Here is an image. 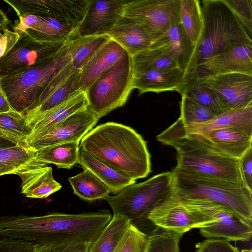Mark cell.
<instances>
[{"mask_svg":"<svg viewBox=\"0 0 252 252\" xmlns=\"http://www.w3.org/2000/svg\"><path fill=\"white\" fill-rule=\"evenodd\" d=\"M80 71L52 92L39 105L25 112L27 124L32 127L48 112L65 101L80 90Z\"/></svg>","mask_w":252,"mask_h":252,"instance_id":"obj_27","label":"cell"},{"mask_svg":"<svg viewBox=\"0 0 252 252\" xmlns=\"http://www.w3.org/2000/svg\"><path fill=\"white\" fill-rule=\"evenodd\" d=\"M239 72L252 75V43H238L206 60L188 76Z\"/></svg>","mask_w":252,"mask_h":252,"instance_id":"obj_14","label":"cell"},{"mask_svg":"<svg viewBox=\"0 0 252 252\" xmlns=\"http://www.w3.org/2000/svg\"><path fill=\"white\" fill-rule=\"evenodd\" d=\"M151 48L164 52L185 72L187 76L189 74L195 47L187 36L180 22L171 27L157 39Z\"/></svg>","mask_w":252,"mask_h":252,"instance_id":"obj_19","label":"cell"},{"mask_svg":"<svg viewBox=\"0 0 252 252\" xmlns=\"http://www.w3.org/2000/svg\"><path fill=\"white\" fill-rule=\"evenodd\" d=\"M39 162L36 151L26 142L17 144L0 137V176L17 174L22 170Z\"/></svg>","mask_w":252,"mask_h":252,"instance_id":"obj_24","label":"cell"},{"mask_svg":"<svg viewBox=\"0 0 252 252\" xmlns=\"http://www.w3.org/2000/svg\"><path fill=\"white\" fill-rule=\"evenodd\" d=\"M107 210L80 214L52 213L39 216H0V236L34 245L56 242H92L112 219Z\"/></svg>","mask_w":252,"mask_h":252,"instance_id":"obj_1","label":"cell"},{"mask_svg":"<svg viewBox=\"0 0 252 252\" xmlns=\"http://www.w3.org/2000/svg\"><path fill=\"white\" fill-rule=\"evenodd\" d=\"M180 108L179 119L186 126L203 124L217 116L207 108L185 96H182Z\"/></svg>","mask_w":252,"mask_h":252,"instance_id":"obj_38","label":"cell"},{"mask_svg":"<svg viewBox=\"0 0 252 252\" xmlns=\"http://www.w3.org/2000/svg\"><path fill=\"white\" fill-rule=\"evenodd\" d=\"M200 3L203 32L195 48L189 74L229 46L238 43H252V38L223 0H204Z\"/></svg>","mask_w":252,"mask_h":252,"instance_id":"obj_6","label":"cell"},{"mask_svg":"<svg viewBox=\"0 0 252 252\" xmlns=\"http://www.w3.org/2000/svg\"><path fill=\"white\" fill-rule=\"evenodd\" d=\"M252 38V0H223Z\"/></svg>","mask_w":252,"mask_h":252,"instance_id":"obj_41","label":"cell"},{"mask_svg":"<svg viewBox=\"0 0 252 252\" xmlns=\"http://www.w3.org/2000/svg\"><path fill=\"white\" fill-rule=\"evenodd\" d=\"M79 148L114 170L134 180L151 172L146 142L131 127L107 122L91 129Z\"/></svg>","mask_w":252,"mask_h":252,"instance_id":"obj_2","label":"cell"},{"mask_svg":"<svg viewBox=\"0 0 252 252\" xmlns=\"http://www.w3.org/2000/svg\"><path fill=\"white\" fill-rule=\"evenodd\" d=\"M3 33L0 37V59L5 55L18 41L20 35L6 28L3 29Z\"/></svg>","mask_w":252,"mask_h":252,"instance_id":"obj_47","label":"cell"},{"mask_svg":"<svg viewBox=\"0 0 252 252\" xmlns=\"http://www.w3.org/2000/svg\"><path fill=\"white\" fill-rule=\"evenodd\" d=\"M39 18L35 28L25 31L33 38L47 41L77 38V27L72 24L53 17L39 16Z\"/></svg>","mask_w":252,"mask_h":252,"instance_id":"obj_29","label":"cell"},{"mask_svg":"<svg viewBox=\"0 0 252 252\" xmlns=\"http://www.w3.org/2000/svg\"><path fill=\"white\" fill-rule=\"evenodd\" d=\"M19 35L13 47L0 59V79L53 56L74 39L43 41L33 38L25 32Z\"/></svg>","mask_w":252,"mask_h":252,"instance_id":"obj_11","label":"cell"},{"mask_svg":"<svg viewBox=\"0 0 252 252\" xmlns=\"http://www.w3.org/2000/svg\"><path fill=\"white\" fill-rule=\"evenodd\" d=\"M13 110L0 84V114L9 112Z\"/></svg>","mask_w":252,"mask_h":252,"instance_id":"obj_48","label":"cell"},{"mask_svg":"<svg viewBox=\"0 0 252 252\" xmlns=\"http://www.w3.org/2000/svg\"><path fill=\"white\" fill-rule=\"evenodd\" d=\"M1 34H1V33H0V36H1Z\"/></svg>","mask_w":252,"mask_h":252,"instance_id":"obj_51","label":"cell"},{"mask_svg":"<svg viewBox=\"0 0 252 252\" xmlns=\"http://www.w3.org/2000/svg\"><path fill=\"white\" fill-rule=\"evenodd\" d=\"M131 57L133 72L179 67L166 54L155 48L138 52Z\"/></svg>","mask_w":252,"mask_h":252,"instance_id":"obj_36","label":"cell"},{"mask_svg":"<svg viewBox=\"0 0 252 252\" xmlns=\"http://www.w3.org/2000/svg\"><path fill=\"white\" fill-rule=\"evenodd\" d=\"M146 218L158 227L183 234L216 220L215 215L176 197L173 193L154 208Z\"/></svg>","mask_w":252,"mask_h":252,"instance_id":"obj_9","label":"cell"},{"mask_svg":"<svg viewBox=\"0 0 252 252\" xmlns=\"http://www.w3.org/2000/svg\"><path fill=\"white\" fill-rule=\"evenodd\" d=\"M183 125L187 133L200 134L217 128L235 127L252 134V105L228 110L203 124Z\"/></svg>","mask_w":252,"mask_h":252,"instance_id":"obj_25","label":"cell"},{"mask_svg":"<svg viewBox=\"0 0 252 252\" xmlns=\"http://www.w3.org/2000/svg\"><path fill=\"white\" fill-rule=\"evenodd\" d=\"M238 161L243 182L252 190V147L244 153Z\"/></svg>","mask_w":252,"mask_h":252,"instance_id":"obj_46","label":"cell"},{"mask_svg":"<svg viewBox=\"0 0 252 252\" xmlns=\"http://www.w3.org/2000/svg\"><path fill=\"white\" fill-rule=\"evenodd\" d=\"M79 143H65L36 151V159L44 163L54 164L58 168L70 169L78 163Z\"/></svg>","mask_w":252,"mask_h":252,"instance_id":"obj_34","label":"cell"},{"mask_svg":"<svg viewBox=\"0 0 252 252\" xmlns=\"http://www.w3.org/2000/svg\"><path fill=\"white\" fill-rule=\"evenodd\" d=\"M0 128L9 131L26 142L31 134L32 127L24 116L14 110L0 114Z\"/></svg>","mask_w":252,"mask_h":252,"instance_id":"obj_39","label":"cell"},{"mask_svg":"<svg viewBox=\"0 0 252 252\" xmlns=\"http://www.w3.org/2000/svg\"><path fill=\"white\" fill-rule=\"evenodd\" d=\"M131 223L126 218L113 214L110 221L91 243L88 252H114Z\"/></svg>","mask_w":252,"mask_h":252,"instance_id":"obj_31","label":"cell"},{"mask_svg":"<svg viewBox=\"0 0 252 252\" xmlns=\"http://www.w3.org/2000/svg\"><path fill=\"white\" fill-rule=\"evenodd\" d=\"M173 191L172 172L156 175L139 183L127 186L114 196L105 199L113 214L132 221L147 218L148 213L170 196Z\"/></svg>","mask_w":252,"mask_h":252,"instance_id":"obj_7","label":"cell"},{"mask_svg":"<svg viewBox=\"0 0 252 252\" xmlns=\"http://www.w3.org/2000/svg\"><path fill=\"white\" fill-rule=\"evenodd\" d=\"M126 0H91L78 26L77 37L108 34L122 16Z\"/></svg>","mask_w":252,"mask_h":252,"instance_id":"obj_15","label":"cell"},{"mask_svg":"<svg viewBox=\"0 0 252 252\" xmlns=\"http://www.w3.org/2000/svg\"><path fill=\"white\" fill-rule=\"evenodd\" d=\"M21 179V192L26 197L44 199L62 188L54 178L52 168L39 162L17 174Z\"/></svg>","mask_w":252,"mask_h":252,"instance_id":"obj_21","label":"cell"},{"mask_svg":"<svg viewBox=\"0 0 252 252\" xmlns=\"http://www.w3.org/2000/svg\"><path fill=\"white\" fill-rule=\"evenodd\" d=\"M34 248L30 242L0 236V252H33Z\"/></svg>","mask_w":252,"mask_h":252,"instance_id":"obj_45","label":"cell"},{"mask_svg":"<svg viewBox=\"0 0 252 252\" xmlns=\"http://www.w3.org/2000/svg\"><path fill=\"white\" fill-rule=\"evenodd\" d=\"M91 243L69 241L34 245L33 252H88Z\"/></svg>","mask_w":252,"mask_h":252,"instance_id":"obj_43","label":"cell"},{"mask_svg":"<svg viewBox=\"0 0 252 252\" xmlns=\"http://www.w3.org/2000/svg\"><path fill=\"white\" fill-rule=\"evenodd\" d=\"M216 218L215 222L199 228L203 237L228 241L247 242L251 239L252 225L244 221L226 208L218 205Z\"/></svg>","mask_w":252,"mask_h":252,"instance_id":"obj_17","label":"cell"},{"mask_svg":"<svg viewBox=\"0 0 252 252\" xmlns=\"http://www.w3.org/2000/svg\"><path fill=\"white\" fill-rule=\"evenodd\" d=\"M108 35L130 56L148 49L155 39L132 19L121 16Z\"/></svg>","mask_w":252,"mask_h":252,"instance_id":"obj_22","label":"cell"},{"mask_svg":"<svg viewBox=\"0 0 252 252\" xmlns=\"http://www.w3.org/2000/svg\"><path fill=\"white\" fill-rule=\"evenodd\" d=\"M78 37L69 41L58 53L20 72L0 79L12 109L23 114L70 62Z\"/></svg>","mask_w":252,"mask_h":252,"instance_id":"obj_5","label":"cell"},{"mask_svg":"<svg viewBox=\"0 0 252 252\" xmlns=\"http://www.w3.org/2000/svg\"><path fill=\"white\" fill-rule=\"evenodd\" d=\"M195 252H240L229 241L223 239H207L196 244Z\"/></svg>","mask_w":252,"mask_h":252,"instance_id":"obj_44","label":"cell"},{"mask_svg":"<svg viewBox=\"0 0 252 252\" xmlns=\"http://www.w3.org/2000/svg\"><path fill=\"white\" fill-rule=\"evenodd\" d=\"M179 18L185 32L196 48L204 29L200 1L180 0Z\"/></svg>","mask_w":252,"mask_h":252,"instance_id":"obj_32","label":"cell"},{"mask_svg":"<svg viewBox=\"0 0 252 252\" xmlns=\"http://www.w3.org/2000/svg\"><path fill=\"white\" fill-rule=\"evenodd\" d=\"M148 235L131 223L114 252H146Z\"/></svg>","mask_w":252,"mask_h":252,"instance_id":"obj_40","label":"cell"},{"mask_svg":"<svg viewBox=\"0 0 252 252\" xmlns=\"http://www.w3.org/2000/svg\"><path fill=\"white\" fill-rule=\"evenodd\" d=\"M9 23L8 18L0 8V28L5 29Z\"/></svg>","mask_w":252,"mask_h":252,"instance_id":"obj_49","label":"cell"},{"mask_svg":"<svg viewBox=\"0 0 252 252\" xmlns=\"http://www.w3.org/2000/svg\"><path fill=\"white\" fill-rule=\"evenodd\" d=\"M187 77L185 72L178 67L133 72L132 87L138 90L139 95L148 92H179Z\"/></svg>","mask_w":252,"mask_h":252,"instance_id":"obj_18","label":"cell"},{"mask_svg":"<svg viewBox=\"0 0 252 252\" xmlns=\"http://www.w3.org/2000/svg\"><path fill=\"white\" fill-rule=\"evenodd\" d=\"M133 75L131 57L127 53L87 89L88 107L98 119L126 103L133 90Z\"/></svg>","mask_w":252,"mask_h":252,"instance_id":"obj_8","label":"cell"},{"mask_svg":"<svg viewBox=\"0 0 252 252\" xmlns=\"http://www.w3.org/2000/svg\"><path fill=\"white\" fill-rule=\"evenodd\" d=\"M157 228L148 235L146 252H180L179 243L184 234Z\"/></svg>","mask_w":252,"mask_h":252,"instance_id":"obj_37","label":"cell"},{"mask_svg":"<svg viewBox=\"0 0 252 252\" xmlns=\"http://www.w3.org/2000/svg\"><path fill=\"white\" fill-rule=\"evenodd\" d=\"M91 0H29L26 10L29 14L55 17L78 27Z\"/></svg>","mask_w":252,"mask_h":252,"instance_id":"obj_20","label":"cell"},{"mask_svg":"<svg viewBox=\"0 0 252 252\" xmlns=\"http://www.w3.org/2000/svg\"><path fill=\"white\" fill-rule=\"evenodd\" d=\"M187 134L216 152L236 159L252 147V134L235 127L217 128L200 134Z\"/></svg>","mask_w":252,"mask_h":252,"instance_id":"obj_16","label":"cell"},{"mask_svg":"<svg viewBox=\"0 0 252 252\" xmlns=\"http://www.w3.org/2000/svg\"><path fill=\"white\" fill-rule=\"evenodd\" d=\"M68 181L74 193L84 200L105 199L110 193L108 187L88 170L69 177Z\"/></svg>","mask_w":252,"mask_h":252,"instance_id":"obj_33","label":"cell"},{"mask_svg":"<svg viewBox=\"0 0 252 252\" xmlns=\"http://www.w3.org/2000/svg\"><path fill=\"white\" fill-rule=\"evenodd\" d=\"M78 163L84 170H88L94 175L114 194L135 183V180L114 170L81 148H79Z\"/></svg>","mask_w":252,"mask_h":252,"instance_id":"obj_26","label":"cell"},{"mask_svg":"<svg viewBox=\"0 0 252 252\" xmlns=\"http://www.w3.org/2000/svg\"><path fill=\"white\" fill-rule=\"evenodd\" d=\"M240 252H252V249H243Z\"/></svg>","mask_w":252,"mask_h":252,"instance_id":"obj_50","label":"cell"},{"mask_svg":"<svg viewBox=\"0 0 252 252\" xmlns=\"http://www.w3.org/2000/svg\"><path fill=\"white\" fill-rule=\"evenodd\" d=\"M111 39L108 34L78 37L71 55L70 63L72 66L81 70L93 56Z\"/></svg>","mask_w":252,"mask_h":252,"instance_id":"obj_35","label":"cell"},{"mask_svg":"<svg viewBox=\"0 0 252 252\" xmlns=\"http://www.w3.org/2000/svg\"><path fill=\"white\" fill-rule=\"evenodd\" d=\"M127 52L111 39L88 61L80 71V90L87 89L104 72L114 65Z\"/></svg>","mask_w":252,"mask_h":252,"instance_id":"obj_23","label":"cell"},{"mask_svg":"<svg viewBox=\"0 0 252 252\" xmlns=\"http://www.w3.org/2000/svg\"><path fill=\"white\" fill-rule=\"evenodd\" d=\"M80 71L74 68L70 62L52 80L39 97L25 112L39 105L52 92L65 83Z\"/></svg>","mask_w":252,"mask_h":252,"instance_id":"obj_42","label":"cell"},{"mask_svg":"<svg viewBox=\"0 0 252 252\" xmlns=\"http://www.w3.org/2000/svg\"><path fill=\"white\" fill-rule=\"evenodd\" d=\"M172 173L175 196L219 204L252 225V190L243 182L202 177L176 168Z\"/></svg>","mask_w":252,"mask_h":252,"instance_id":"obj_4","label":"cell"},{"mask_svg":"<svg viewBox=\"0 0 252 252\" xmlns=\"http://www.w3.org/2000/svg\"><path fill=\"white\" fill-rule=\"evenodd\" d=\"M199 78L215 93L226 111L252 105V75L234 72Z\"/></svg>","mask_w":252,"mask_h":252,"instance_id":"obj_13","label":"cell"},{"mask_svg":"<svg viewBox=\"0 0 252 252\" xmlns=\"http://www.w3.org/2000/svg\"><path fill=\"white\" fill-rule=\"evenodd\" d=\"M156 138L176 150L175 168L178 170L202 177L243 182L238 159L217 153L186 133L179 118Z\"/></svg>","mask_w":252,"mask_h":252,"instance_id":"obj_3","label":"cell"},{"mask_svg":"<svg viewBox=\"0 0 252 252\" xmlns=\"http://www.w3.org/2000/svg\"><path fill=\"white\" fill-rule=\"evenodd\" d=\"M87 107L85 92L78 91L70 98L50 110L39 120L33 126L32 133L29 136L46 130Z\"/></svg>","mask_w":252,"mask_h":252,"instance_id":"obj_28","label":"cell"},{"mask_svg":"<svg viewBox=\"0 0 252 252\" xmlns=\"http://www.w3.org/2000/svg\"><path fill=\"white\" fill-rule=\"evenodd\" d=\"M179 93L207 108L216 116L226 111L215 93L199 78L187 77Z\"/></svg>","mask_w":252,"mask_h":252,"instance_id":"obj_30","label":"cell"},{"mask_svg":"<svg viewBox=\"0 0 252 252\" xmlns=\"http://www.w3.org/2000/svg\"><path fill=\"white\" fill-rule=\"evenodd\" d=\"M98 119L87 107L46 130L29 136L26 142L35 151L65 143H79Z\"/></svg>","mask_w":252,"mask_h":252,"instance_id":"obj_12","label":"cell"},{"mask_svg":"<svg viewBox=\"0 0 252 252\" xmlns=\"http://www.w3.org/2000/svg\"><path fill=\"white\" fill-rule=\"evenodd\" d=\"M180 0H126L122 16L140 25L155 40L180 23Z\"/></svg>","mask_w":252,"mask_h":252,"instance_id":"obj_10","label":"cell"}]
</instances>
